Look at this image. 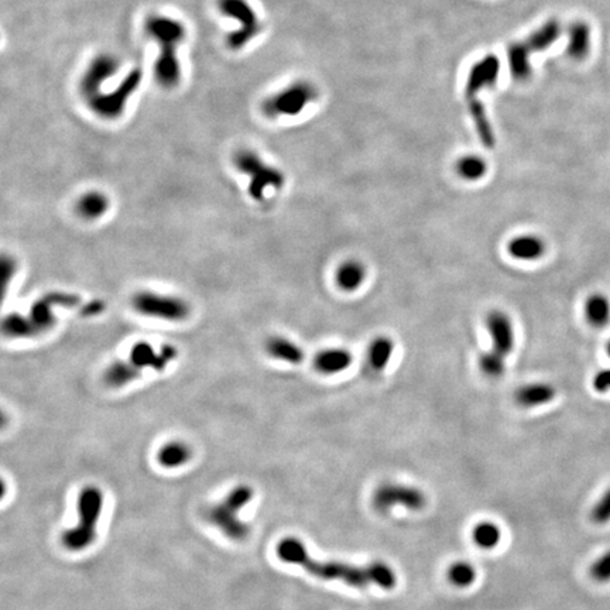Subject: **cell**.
I'll list each match as a JSON object with an SVG mask.
<instances>
[{"instance_id": "1", "label": "cell", "mask_w": 610, "mask_h": 610, "mask_svg": "<svg viewBox=\"0 0 610 610\" xmlns=\"http://www.w3.org/2000/svg\"><path fill=\"white\" fill-rule=\"evenodd\" d=\"M277 555L284 562L297 563L313 577L325 581H342L356 588L377 585L383 589H393L397 584L393 570L383 562L358 566L338 561H318L308 554L307 548L298 538L292 537L280 541Z\"/></svg>"}, {"instance_id": "2", "label": "cell", "mask_w": 610, "mask_h": 610, "mask_svg": "<svg viewBox=\"0 0 610 610\" xmlns=\"http://www.w3.org/2000/svg\"><path fill=\"white\" fill-rule=\"evenodd\" d=\"M143 27L146 35L160 49L153 68L156 81L165 90L176 88L181 82L179 49L187 38L184 23L165 15H150Z\"/></svg>"}, {"instance_id": "3", "label": "cell", "mask_w": 610, "mask_h": 610, "mask_svg": "<svg viewBox=\"0 0 610 610\" xmlns=\"http://www.w3.org/2000/svg\"><path fill=\"white\" fill-rule=\"evenodd\" d=\"M81 304V298L69 292H50L33 304L27 315L9 314L2 322V329L10 338H30L50 329L56 324L54 308H72Z\"/></svg>"}, {"instance_id": "4", "label": "cell", "mask_w": 610, "mask_h": 610, "mask_svg": "<svg viewBox=\"0 0 610 610\" xmlns=\"http://www.w3.org/2000/svg\"><path fill=\"white\" fill-rule=\"evenodd\" d=\"M562 33L561 23L551 19L536 28L529 37L514 42L507 49V60L511 75L517 81H526L531 75V57L548 50L559 40Z\"/></svg>"}, {"instance_id": "5", "label": "cell", "mask_w": 610, "mask_h": 610, "mask_svg": "<svg viewBox=\"0 0 610 610\" xmlns=\"http://www.w3.org/2000/svg\"><path fill=\"white\" fill-rule=\"evenodd\" d=\"M104 495L97 488H85L78 497V525L63 534V544L71 551L90 547L97 538V522L102 511Z\"/></svg>"}, {"instance_id": "6", "label": "cell", "mask_w": 610, "mask_h": 610, "mask_svg": "<svg viewBox=\"0 0 610 610\" xmlns=\"http://www.w3.org/2000/svg\"><path fill=\"white\" fill-rule=\"evenodd\" d=\"M253 497V489L242 485L233 489L228 497L216 506L206 510L205 516L211 525L221 529L222 533L232 540H243L249 536L250 527L239 518L240 509Z\"/></svg>"}, {"instance_id": "7", "label": "cell", "mask_w": 610, "mask_h": 610, "mask_svg": "<svg viewBox=\"0 0 610 610\" xmlns=\"http://www.w3.org/2000/svg\"><path fill=\"white\" fill-rule=\"evenodd\" d=\"M233 164L238 171L250 179L249 194L256 201L265 198L267 188L279 190L284 186V174L265 163L252 150H239L233 157Z\"/></svg>"}, {"instance_id": "8", "label": "cell", "mask_w": 610, "mask_h": 610, "mask_svg": "<svg viewBox=\"0 0 610 610\" xmlns=\"http://www.w3.org/2000/svg\"><path fill=\"white\" fill-rule=\"evenodd\" d=\"M318 98V90L308 81H295L261 104V112L270 119L297 116Z\"/></svg>"}, {"instance_id": "9", "label": "cell", "mask_w": 610, "mask_h": 610, "mask_svg": "<svg viewBox=\"0 0 610 610\" xmlns=\"http://www.w3.org/2000/svg\"><path fill=\"white\" fill-rule=\"evenodd\" d=\"M221 15L236 22L238 27L226 37L231 50H242L261 31V22L247 0H217Z\"/></svg>"}, {"instance_id": "10", "label": "cell", "mask_w": 610, "mask_h": 610, "mask_svg": "<svg viewBox=\"0 0 610 610\" xmlns=\"http://www.w3.org/2000/svg\"><path fill=\"white\" fill-rule=\"evenodd\" d=\"M142 71L139 68H135L123 78V81L113 91L97 97L86 105L90 106V109L97 116L105 120L119 119L126 110L129 99L135 95V92H138L142 83Z\"/></svg>"}, {"instance_id": "11", "label": "cell", "mask_w": 610, "mask_h": 610, "mask_svg": "<svg viewBox=\"0 0 610 610\" xmlns=\"http://www.w3.org/2000/svg\"><path fill=\"white\" fill-rule=\"evenodd\" d=\"M132 304L140 314L167 321H181L190 314V307L184 299L153 291L138 292L133 297Z\"/></svg>"}, {"instance_id": "12", "label": "cell", "mask_w": 610, "mask_h": 610, "mask_svg": "<svg viewBox=\"0 0 610 610\" xmlns=\"http://www.w3.org/2000/svg\"><path fill=\"white\" fill-rule=\"evenodd\" d=\"M373 504L381 513H386L391 507L399 504L417 511L427 504V499L425 495L417 488L396 484H384L376 491Z\"/></svg>"}, {"instance_id": "13", "label": "cell", "mask_w": 610, "mask_h": 610, "mask_svg": "<svg viewBox=\"0 0 610 610\" xmlns=\"http://www.w3.org/2000/svg\"><path fill=\"white\" fill-rule=\"evenodd\" d=\"M176 358H177V349L171 345H164L160 352H156L151 345L146 342H139L133 346L132 352H130L129 362L140 372L145 368H150L157 372H161Z\"/></svg>"}, {"instance_id": "14", "label": "cell", "mask_w": 610, "mask_h": 610, "mask_svg": "<svg viewBox=\"0 0 610 610\" xmlns=\"http://www.w3.org/2000/svg\"><path fill=\"white\" fill-rule=\"evenodd\" d=\"M500 75V61L495 56H486L475 63L466 78L465 95L481 94L484 90H489L497 82Z\"/></svg>"}, {"instance_id": "15", "label": "cell", "mask_w": 610, "mask_h": 610, "mask_svg": "<svg viewBox=\"0 0 610 610\" xmlns=\"http://www.w3.org/2000/svg\"><path fill=\"white\" fill-rule=\"evenodd\" d=\"M486 327L493 342V351L503 356L510 355L514 347V328L510 317L502 311H492L486 318Z\"/></svg>"}, {"instance_id": "16", "label": "cell", "mask_w": 610, "mask_h": 610, "mask_svg": "<svg viewBox=\"0 0 610 610\" xmlns=\"http://www.w3.org/2000/svg\"><path fill=\"white\" fill-rule=\"evenodd\" d=\"M591 46H592L591 26L584 20L574 22L568 28V47H566V53H568L571 58L577 61H582L589 56Z\"/></svg>"}, {"instance_id": "17", "label": "cell", "mask_w": 610, "mask_h": 610, "mask_svg": "<svg viewBox=\"0 0 610 610\" xmlns=\"http://www.w3.org/2000/svg\"><path fill=\"white\" fill-rule=\"evenodd\" d=\"M555 397V388L548 383H533L516 391V402L526 409L547 404Z\"/></svg>"}, {"instance_id": "18", "label": "cell", "mask_w": 610, "mask_h": 610, "mask_svg": "<svg viewBox=\"0 0 610 610\" xmlns=\"http://www.w3.org/2000/svg\"><path fill=\"white\" fill-rule=\"evenodd\" d=\"M352 355L346 349L332 347V349L320 352L314 359V365L322 374H335L346 370L352 365Z\"/></svg>"}, {"instance_id": "19", "label": "cell", "mask_w": 610, "mask_h": 610, "mask_svg": "<svg viewBox=\"0 0 610 610\" xmlns=\"http://www.w3.org/2000/svg\"><path fill=\"white\" fill-rule=\"evenodd\" d=\"M511 257L525 261H534L545 253V243L536 235H521L509 243Z\"/></svg>"}, {"instance_id": "20", "label": "cell", "mask_w": 610, "mask_h": 610, "mask_svg": "<svg viewBox=\"0 0 610 610\" xmlns=\"http://www.w3.org/2000/svg\"><path fill=\"white\" fill-rule=\"evenodd\" d=\"M266 351L274 359L291 365H299L304 361V352L301 347L283 336L269 338V340L266 342Z\"/></svg>"}, {"instance_id": "21", "label": "cell", "mask_w": 610, "mask_h": 610, "mask_svg": "<svg viewBox=\"0 0 610 610\" xmlns=\"http://www.w3.org/2000/svg\"><path fill=\"white\" fill-rule=\"evenodd\" d=\"M366 279V267L361 261H346L336 270V284L343 291L358 290Z\"/></svg>"}, {"instance_id": "22", "label": "cell", "mask_w": 610, "mask_h": 610, "mask_svg": "<svg viewBox=\"0 0 610 610\" xmlns=\"http://www.w3.org/2000/svg\"><path fill=\"white\" fill-rule=\"evenodd\" d=\"M109 209V199L99 191H91L82 195L76 204V212L88 221L98 220Z\"/></svg>"}, {"instance_id": "23", "label": "cell", "mask_w": 610, "mask_h": 610, "mask_svg": "<svg viewBox=\"0 0 610 610\" xmlns=\"http://www.w3.org/2000/svg\"><path fill=\"white\" fill-rule=\"evenodd\" d=\"M585 317L595 328H603L610 321V302L602 294L591 295L585 302Z\"/></svg>"}, {"instance_id": "24", "label": "cell", "mask_w": 610, "mask_h": 610, "mask_svg": "<svg viewBox=\"0 0 610 610\" xmlns=\"http://www.w3.org/2000/svg\"><path fill=\"white\" fill-rule=\"evenodd\" d=\"M393 351H395V343L391 342L390 338L386 336L376 338L374 340H372L368 351L369 365L374 370H383L388 365L391 356H393Z\"/></svg>"}, {"instance_id": "25", "label": "cell", "mask_w": 610, "mask_h": 610, "mask_svg": "<svg viewBox=\"0 0 610 610\" xmlns=\"http://www.w3.org/2000/svg\"><path fill=\"white\" fill-rule=\"evenodd\" d=\"M142 372L138 370L127 359L126 362H116L112 366H109L108 370L105 372L104 380L110 387H122L130 381H133Z\"/></svg>"}, {"instance_id": "26", "label": "cell", "mask_w": 610, "mask_h": 610, "mask_svg": "<svg viewBox=\"0 0 610 610\" xmlns=\"http://www.w3.org/2000/svg\"><path fill=\"white\" fill-rule=\"evenodd\" d=\"M191 458L190 448L183 443H170L158 452V462L164 468H179Z\"/></svg>"}, {"instance_id": "27", "label": "cell", "mask_w": 610, "mask_h": 610, "mask_svg": "<svg viewBox=\"0 0 610 610\" xmlns=\"http://www.w3.org/2000/svg\"><path fill=\"white\" fill-rule=\"evenodd\" d=\"M456 172L463 180L477 181L485 177V174L488 172V164L479 156H463L456 163Z\"/></svg>"}, {"instance_id": "28", "label": "cell", "mask_w": 610, "mask_h": 610, "mask_svg": "<svg viewBox=\"0 0 610 610\" xmlns=\"http://www.w3.org/2000/svg\"><path fill=\"white\" fill-rule=\"evenodd\" d=\"M502 537L500 529L492 522H481L473 530L475 543L482 548H493L499 544Z\"/></svg>"}, {"instance_id": "29", "label": "cell", "mask_w": 610, "mask_h": 610, "mask_svg": "<svg viewBox=\"0 0 610 610\" xmlns=\"http://www.w3.org/2000/svg\"><path fill=\"white\" fill-rule=\"evenodd\" d=\"M503 355H500L496 351H491V352H485L481 359H479V366H481L482 372L489 376V377H500L504 374L506 370V362H504Z\"/></svg>"}, {"instance_id": "30", "label": "cell", "mask_w": 610, "mask_h": 610, "mask_svg": "<svg viewBox=\"0 0 610 610\" xmlns=\"http://www.w3.org/2000/svg\"><path fill=\"white\" fill-rule=\"evenodd\" d=\"M476 578V572L473 570V566L469 565L468 562H456L454 565H451V568L448 570V579L459 588H465L469 586L470 584H473Z\"/></svg>"}, {"instance_id": "31", "label": "cell", "mask_w": 610, "mask_h": 610, "mask_svg": "<svg viewBox=\"0 0 610 610\" xmlns=\"http://www.w3.org/2000/svg\"><path fill=\"white\" fill-rule=\"evenodd\" d=\"M591 517L596 525H607L610 521V489L595 504Z\"/></svg>"}, {"instance_id": "32", "label": "cell", "mask_w": 610, "mask_h": 610, "mask_svg": "<svg viewBox=\"0 0 610 610\" xmlns=\"http://www.w3.org/2000/svg\"><path fill=\"white\" fill-rule=\"evenodd\" d=\"M591 574L597 582H609L610 581V551L600 557L591 568Z\"/></svg>"}, {"instance_id": "33", "label": "cell", "mask_w": 610, "mask_h": 610, "mask_svg": "<svg viewBox=\"0 0 610 610\" xmlns=\"http://www.w3.org/2000/svg\"><path fill=\"white\" fill-rule=\"evenodd\" d=\"M593 387L599 393H606L610 390V369H603L595 374Z\"/></svg>"}, {"instance_id": "34", "label": "cell", "mask_w": 610, "mask_h": 610, "mask_svg": "<svg viewBox=\"0 0 610 610\" xmlns=\"http://www.w3.org/2000/svg\"><path fill=\"white\" fill-rule=\"evenodd\" d=\"M606 352H607V355L610 356V340H609V343H607V346H606Z\"/></svg>"}]
</instances>
